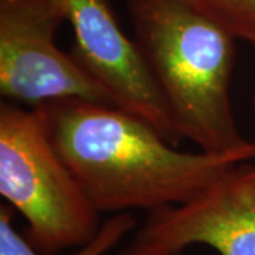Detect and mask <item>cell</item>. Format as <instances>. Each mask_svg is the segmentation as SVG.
<instances>
[{
    "label": "cell",
    "instance_id": "obj_5",
    "mask_svg": "<svg viewBox=\"0 0 255 255\" xmlns=\"http://www.w3.org/2000/svg\"><path fill=\"white\" fill-rule=\"evenodd\" d=\"M74 31L71 54L108 91L121 110L143 119L170 143L177 128L145 61L125 34L112 0H60Z\"/></svg>",
    "mask_w": 255,
    "mask_h": 255
},
{
    "label": "cell",
    "instance_id": "obj_8",
    "mask_svg": "<svg viewBox=\"0 0 255 255\" xmlns=\"http://www.w3.org/2000/svg\"><path fill=\"white\" fill-rule=\"evenodd\" d=\"M230 30L237 40L255 46V0H190Z\"/></svg>",
    "mask_w": 255,
    "mask_h": 255
},
{
    "label": "cell",
    "instance_id": "obj_2",
    "mask_svg": "<svg viewBox=\"0 0 255 255\" xmlns=\"http://www.w3.org/2000/svg\"><path fill=\"white\" fill-rule=\"evenodd\" d=\"M133 41L180 137L240 163L255 157L241 135L230 84L236 37L190 0H127Z\"/></svg>",
    "mask_w": 255,
    "mask_h": 255
},
{
    "label": "cell",
    "instance_id": "obj_9",
    "mask_svg": "<svg viewBox=\"0 0 255 255\" xmlns=\"http://www.w3.org/2000/svg\"><path fill=\"white\" fill-rule=\"evenodd\" d=\"M118 255H173L172 253L166 251L163 248L152 246L149 243H145L139 238H133V241L127 246Z\"/></svg>",
    "mask_w": 255,
    "mask_h": 255
},
{
    "label": "cell",
    "instance_id": "obj_1",
    "mask_svg": "<svg viewBox=\"0 0 255 255\" xmlns=\"http://www.w3.org/2000/svg\"><path fill=\"white\" fill-rule=\"evenodd\" d=\"M34 110L100 213L179 206L240 164L203 150H177L143 119L114 105L68 98Z\"/></svg>",
    "mask_w": 255,
    "mask_h": 255
},
{
    "label": "cell",
    "instance_id": "obj_6",
    "mask_svg": "<svg viewBox=\"0 0 255 255\" xmlns=\"http://www.w3.org/2000/svg\"><path fill=\"white\" fill-rule=\"evenodd\" d=\"M136 238L173 255L194 244L255 255V166L237 164L190 201L150 211Z\"/></svg>",
    "mask_w": 255,
    "mask_h": 255
},
{
    "label": "cell",
    "instance_id": "obj_4",
    "mask_svg": "<svg viewBox=\"0 0 255 255\" xmlns=\"http://www.w3.org/2000/svg\"><path fill=\"white\" fill-rule=\"evenodd\" d=\"M60 0H0V94L31 108L68 98L114 105L108 91L55 43Z\"/></svg>",
    "mask_w": 255,
    "mask_h": 255
},
{
    "label": "cell",
    "instance_id": "obj_7",
    "mask_svg": "<svg viewBox=\"0 0 255 255\" xmlns=\"http://www.w3.org/2000/svg\"><path fill=\"white\" fill-rule=\"evenodd\" d=\"M11 211L0 207V255H44L21 236L11 223ZM137 220L129 211L115 213L111 219L102 223L100 231L85 246L77 248L70 255H105L122 241V238L136 227Z\"/></svg>",
    "mask_w": 255,
    "mask_h": 255
},
{
    "label": "cell",
    "instance_id": "obj_10",
    "mask_svg": "<svg viewBox=\"0 0 255 255\" xmlns=\"http://www.w3.org/2000/svg\"><path fill=\"white\" fill-rule=\"evenodd\" d=\"M254 127H255V91H254ZM254 142H255V137H254Z\"/></svg>",
    "mask_w": 255,
    "mask_h": 255
},
{
    "label": "cell",
    "instance_id": "obj_3",
    "mask_svg": "<svg viewBox=\"0 0 255 255\" xmlns=\"http://www.w3.org/2000/svg\"><path fill=\"white\" fill-rule=\"evenodd\" d=\"M0 194L24 217V237L44 255L85 246L102 226L40 114L13 102L0 105Z\"/></svg>",
    "mask_w": 255,
    "mask_h": 255
}]
</instances>
